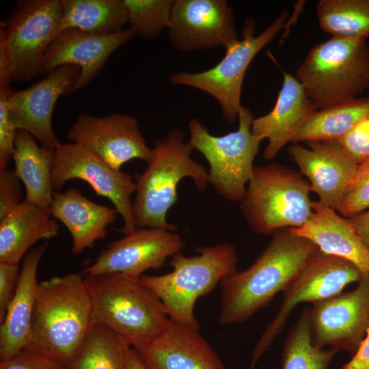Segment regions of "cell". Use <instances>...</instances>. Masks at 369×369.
Returning <instances> with one entry per match:
<instances>
[{"mask_svg": "<svg viewBox=\"0 0 369 369\" xmlns=\"http://www.w3.org/2000/svg\"><path fill=\"white\" fill-rule=\"evenodd\" d=\"M362 275L352 262L319 249L284 290L277 314L265 328L254 348L251 369L255 368L260 358L270 348L298 304L313 303L336 295L348 284L359 282Z\"/></svg>", "mask_w": 369, "mask_h": 369, "instance_id": "cell-11", "label": "cell"}, {"mask_svg": "<svg viewBox=\"0 0 369 369\" xmlns=\"http://www.w3.org/2000/svg\"><path fill=\"white\" fill-rule=\"evenodd\" d=\"M295 77L317 110L355 99L369 89V44L332 37L310 49Z\"/></svg>", "mask_w": 369, "mask_h": 369, "instance_id": "cell-6", "label": "cell"}, {"mask_svg": "<svg viewBox=\"0 0 369 369\" xmlns=\"http://www.w3.org/2000/svg\"><path fill=\"white\" fill-rule=\"evenodd\" d=\"M318 250L311 241L292 234L289 228L274 233L249 267L221 281L219 323L224 326L249 320L284 291Z\"/></svg>", "mask_w": 369, "mask_h": 369, "instance_id": "cell-1", "label": "cell"}, {"mask_svg": "<svg viewBox=\"0 0 369 369\" xmlns=\"http://www.w3.org/2000/svg\"><path fill=\"white\" fill-rule=\"evenodd\" d=\"M55 150L39 146L28 132L18 130L12 158L14 174L25 188V200L49 210L54 190L51 169Z\"/></svg>", "mask_w": 369, "mask_h": 369, "instance_id": "cell-26", "label": "cell"}, {"mask_svg": "<svg viewBox=\"0 0 369 369\" xmlns=\"http://www.w3.org/2000/svg\"><path fill=\"white\" fill-rule=\"evenodd\" d=\"M61 0L19 1L1 22L0 53L12 80H29L40 74L44 55L57 35Z\"/></svg>", "mask_w": 369, "mask_h": 369, "instance_id": "cell-10", "label": "cell"}, {"mask_svg": "<svg viewBox=\"0 0 369 369\" xmlns=\"http://www.w3.org/2000/svg\"><path fill=\"white\" fill-rule=\"evenodd\" d=\"M47 243L23 259L14 297L0 327V362L9 361L30 342L33 312L39 282L37 271Z\"/></svg>", "mask_w": 369, "mask_h": 369, "instance_id": "cell-23", "label": "cell"}, {"mask_svg": "<svg viewBox=\"0 0 369 369\" xmlns=\"http://www.w3.org/2000/svg\"><path fill=\"white\" fill-rule=\"evenodd\" d=\"M338 351L333 348H318L312 344L307 308L290 328L284 342L282 369H328Z\"/></svg>", "mask_w": 369, "mask_h": 369, "instance_id": "cell-31", "label": "cell"}, {"mask_svg": "<svg viewBox=\"0 0 369 369\" xmlns=\"http://www.w3.org/2000/svg\"><path fill=\"white\" fill-rule=\"evenodd\" d=\"M288 12L284 9L261 33L254 36L256 23L247 18L242 39L226 49L224 57L214 67L203 72H175L169 77L174 85L193 87L204 91L219 102L224 119L234 122L241 107V94L245 72L256 55L286 27Z\"/></svg>", "mask_w": 369, "mask_h": 369, "instance_id": "cell-9", "label": "cell"}, {"mask_svg": "<svg viewBox=\"0 0 369 369\" xmlns=\"http://www.w3.org/2000/svg\"><path fill=\"white\" fill-rule=\"evenodd\" d=\"M238 118V129L219 137L211 135L197 118H192L188 123L187 142L208 161V182L215 191L227 200L241 202L263 139L251 133L254 117L249 109L241 106Z\"/></svg>", "mask_w": 369, "mask_h": 369, "instance_id": "cell-8", "label": "cell"}, {"mask_svg": "<svg viewBox=\"0 0 369 369\" xmlns=\"http://www.w3.org/2000/svg\"><path fill=\"white\" fill-rule=\"evenodd\" d=\"M57 33L68 29L94 34L119 32L128 22L124 0H61Z\"/></svg>", "mask_w": 369, "mask_h": 369, "instance_id": "cell-27", "label": "cell"}, {"mask_svg": "<svg viewBox=\"0 0 369 369\" xmlns=\"http://www.w3.org/2000/svg\"><path fill=\"white\" fill-rule=\"evenodd\" d=\"M312 208L307 221L301 227L289 228L290 232L309 239L325 254L352 262L362 274H369V248L348 219L320 200L312 201Z\"/></svg>", "mask_w": 369, "mask_h": 369, "instance_id": "cell-22", "label": "cell"}, {"mask_svg": "<svg viewBox=\"0 0 369 369\" xmlns=\"http://www.w3.org/2000/svg\"><path fill=\"white\" fill-rule=\"evenodd\" d=\"M58 230L49 210L25 199L0 220V262L18 265L31 245L55 237Z\"/></svg>", "mask_w": 369, "mask_h": 369, "instance_id": "cell-25", "label": "cell"}, {"mask_svg": "<svg viewBox=\"0 0 369 369\" xmlns=\"http://www.w3.org/2000/svg\"><path fill=\"white\" fill-rule=\"evenodd\" d=\"M10 80L0 79V170L7 168L15 149L17 128L5 102Z\"/></svg>", "mask_w": 369, "mask_h": 369, "instance_id": "cell-34", "label": "cell"}, {"mask_svg": "<svg viewBox=\"0 0 369 369\" xmlns=\"http://www.w3.org/2000/svg\"><path fill=\"white\" fill-rule=\"evenodd\" d=\"M135 36L130 29L109 35H94L75 29L57 33L48 47L40 74H49L57 67L73 64L81 68L76 90L84 87L101 70L109 57Z\"/></svg>", "mask_w": 369, "mask_h": 369, "instance_id": "cell-20", "label": "cell"}, {"mask_svg": "<svg viewBox=\"0 0 369 369\" xmlns=\"http://www.w3.org/2000/svg\"><path fill=\"white\" fill-rule=\"evenodd\" d=\"M309 148L297 144L288 154L308 180L311 191L319 200L337 210L357 170L356 164L333 141L305 142Z\"/></svg>", "mask_w": 369, "mask_h": 369, "instance_id": "cell-19", "label": "cell"}, {"mask_svg": "<svg viewBox=\"0 0 369 369\" xmlns=\"http://www.w3.org/2000/svg\"><path fill=\"white\" fill-rule=\"evenodd\" d=\"M308 180L296 170L276 163L255 166L241 208L250 228L273 234L303 226L312 214Z\"/></svg>", "mask_w": 369, "mask_h": 369, "instance_id": "cell-7", "label": "cell"}, {"mask_svg": "<svg viewBox=\"0 0 369 369\" xmlns=\"http://www.w3.org/2000/svg\"><path fill=\"white\" fill-rule=\"evenodd\" d=\"M154 156L147 168L136 178L133 215L136 228L177 227L166 219L169 210L178 201L177 187L184 178L193 180L200 193L206 189L208 171L191 156L192 148L184 141L181 130L174 128L154 143Z\"/></svg>", "mask_w": 369, "mask_h": 369, "instance_id": "cell-3", "label": "cell"}, {"mask_svg": "<svg viewBox=\"0 0 369 369\" xmlns=\"http://www.w3.org/2000/svg\"><path fill=\"white\" fill-rule=\"evenodd\" d=\"M167 30L171 44L182 51L226 49L238 40L225 0H174Z\"/></svg>", "mask_w": 369, "mask_h": 369, "instance_id": "cell-17", "label": "cell"}, {"mask_svg": "<svg viewBox=\"0 0 369 369\" xmlns=\"http://www.w3.org/2000/svg\"><path fill=\"white\" fill-rule=\"evenodd\" d=\"M369 115V98H355L316 110L301 126L292 142L333 141Z\"/></svg>", "mask_w": 369, "mask_h": 369, "instance_id": "cell-28", "label": "cell"}, {"mask_svg": "<svg viewBox=\"0 0 369 369\" xmlns=\"http://www.w3.org/2000/svg\"><path fill=\"white\" fill-rule=\"evenodd\" d=\"M95 322L129 345L160 333L169 318L160 300L140 281L122 273L84 275Z\"/></svg>", "mask_w": 369, "mask_h": 369, "instance_id": "cell-5", "label": "cell"}, {"mask_svg": "<svg viewBox=\"0 0 369 369\" xmlns=\"http://www.w3.org/2000/svg\"><path fill=\"white\" fill-rule=\"evenodd\" d=\"M369 208V160L358 165L357 172L337 208L350 218Z\"/></svg>", "mask_w": 369, "mask_h": 369, "instance_id": "cell-33", "label": "cell"}, {"mask_svg": "<svg viewBox=\"0 0 369 369\" xmlns=\"http://www.w3.org/2000/svg\"><path fill=\"white\" fill-rule=\"evenodd\" d=\"M0 369H66V367L28 344L9 361L0 362Z\"/></svg>", "mask_w": 369, "mask_h": 369, "instance_id": "cell-36", "label": "cell"}, {"mask_svg": "<svg viewBox=\"0 0 369 369\" xmlns=\"http://www.w3.org/2000/svg\"><path fill=\"white\" fill-rule=\"evenodd\" d=\"M341 369H369V329L357 352Z\"/></svg>", "mask_w": 369, "mask_h": 369, "instance_id": "cell-39", "label": "cell"}, {"mask_svg": "<svg viewBox=\"0 0 369 369\" xmlns=\"http://www.w3.org/2000/svg\"><path fill=\"white\" fill-rule=\"evenodd\" d=\"M71 179L87 182L100 196L109 199L123 219V226L115 230L124 235L136 228L131 197L136 189L132 176L115 170L93 152L77 143L57 145L53 156L51 180L59 191Z\"/></svg>", "mask_w": 369, "mask_h": 369, "instance_id": "cell-12", "label": "cell"}, {"mask_svg": "<svg viewBox=\"0 0 369 369\" xmlns=\"http://www.w3.org/2000/svg\"><path fill=\"white\" fill-rule=\"evenodd\" d=\"M52 217L60 221L72 237V253L81 254L107 234V227L117 218L115 208L94 203L76 188L64 193L54 191L49 208Z\"/></svg>", "mask_w": 369, "mask_h": 369, "instance_id": "cell-24", "label": "cell"}, {"mask_svg": "<svg viewBox=\"0 0 369 369\" xmlns=\"http://www.w3.org/2000/svg\"><path fill=\"white\" fill-rule=\"evenodd\" d=\"M316 14L320 27L333 37H369V0H320Z\"/></svg>", "mask_w": 369, "mask_h": 369, "instance_id": "cell-30", "label": "cell"}, {"mask_svg": "<svg viewBox=\"0 0 369 369\" xmlns=\"http://www.w3.org/2000/svg\"><path fill=\"white\" fill-rule=\"evenodd\" d=\"M197 255L179 252L171 257V272L142 275L139 279L161 302L168 317L181 325L199 329L194 314L197 299L214 290L223 278L236 271L238 255L230 243L196 248Z\"/></svg>", "mask_w": 369, "mask_h": 369, "instance_id": "cell-4", "label": "cell"}, {"mask_svg": "<svg viewBox=\"0 0 369 369\" xmlns=\"http://www.w3.org/2000/svg\"><path fill=\"white\" fill-rule=\"evenodd\" d=\"M369 329V274H363L353 290L314 302L309 308L312 344L330 346L352 356Z\"/></svg>", "mask_w": 369, "mask_h": 369, "instance_id": "cell-13", "label": "cell"}, {"mask_svg": "<svg viewBox=\"0 0 369 369\" xmlns=\"http://www.w3.org/2000/svg\"><path fill=\"white\" fill-rule=\"evenodd\" d=\"M334 141L356 164L369 160V115Z\"/></svg>", "mask_w": 369, "mask_h": 369, "instance_id": "cell-35", "label": "cell"}, {"mask_svg": "<svg viewBox=\"0 0 369 369\" xmlns=\"http://www.w3.org/2000/svg\"><path fill=\"white\" fill-rule=\"evenodd\" d=\"M80 74V67L66 64L56 68L28 88L11 90L5 102L17 129L30 133L41 146L55 150L59 142L52 126L53 109L61 96H68L76 91Z\"/></svg>", "mask_w": 369, "mask_h": 369, "instance_id": "cell-15", "label": "cell"}, {"mask_svg": "<svg viewBox=\"0 0 369 369\" xmlns=\"http://www.w3.org/2000/svg\"><path fill=\"white\" fill-rule=\"evenodd\" d=\"M20 271L18 265L0 262V324L14 297Z\"/></svg>", "mask_w": 369, "mask_h": 369, "instance_id": "cell-38", "label": "cell"}, {"mask_svg": "<svg viewBox=\"0 0 369 369\" xmlns=\"http://www.w3.org/2000/svg\"><path fill=\"white\" fill-rule=\"evenodd\" d=\"M21 183L14 171L0 170V220L23 202Z\"/></svg>", "mask_w": 369, "mask_h": 369, "instance_id": "cell-37", "label": "cell"}, {"mask_svg": "<svg viewBox=\"0 0 369 369\" xmlns=\"http://www.w3.org/2000/svg\"><path fill=\"white\" fill-rule=\"evenodd\" d=\"M130 29L135 36L153 38L170 22L174 0H124Z\"/></svg>", "mask_w": 369, "mask_h": 369, "instance_id": "cell-32", "label": "cell"}, {"mask_svg": "<svg viewBox=\"0 0 369 369\" xmlns=\"http://www.w3.org/2000/svg\"><path fill=\"white\" fill-rule=\"evenodd\" d=\"M198 329L169 318L160 333L131 346L150 369H226Z\"/></svg>", "mask_w": 369, "mask_h": 369, "instance_id": "cell-18", "label": "cell"}, {"mask_svg": "<svg viewBox=\"0 0 369 369\" xmlns=\"http://www.w3.org/2000/svg\"><path fill=\"white\" fill-rule=\"evenodd\" d=\"M184 245L175 231L137 228L109 243L84 269L83 274L119 273L139 278L146 271L163 266L167 259L180 252Z\"/></svg>", "mask_w": 369, "mask_h": 369, "instance_id": "cell-16", "label": "cell"}, {"mask_svg": "<svg viewBox=\"0 0 369 369\" xmlns=\"http://www.w3.org/2000/svg\"><path fill=\"white\" fill-rule=\"evenodd\" d=\"M67 137L118 171L132 159L148 163L154 156V150L146 144L137 120L130 115L114 113L98 117L79 113Z\"/></svg>", "mask_w": 369, "mask_h": 369, "instance_id": "cell-14", "label": "cell"}, {"mask_svg": "<svg viewBox=\"0 0 369 369\" xmlns=\"http://www.w3.org/2000/svg\"><path fill=\"white\" fill-rule=\"evenodd\" d=\"M282 89L273 109L267 114L254 118L251 133L268 139L263 157L271 160L317 110L302 84L290 73L284 72Z\"/></svg>", "mask_w": 369, "mask_h": 369, "instance_id": "cell-21", "label": "cell"}, {"mask_svg": "<svg viewBox=\"0 0 369 369\" xmlns=\"http://www.w3.org/2000/svg\"><path fill=\"white\" fill-rule=\"evenodd\" d=\"M129 344L95 322L81 349L66 369H126Z\"/></svg>", "mask_w": 369, "mask_h": 369, "instance_id": "cell-29", "label": "cell"}, {"mask_svg": "<svg viewBox=\"0 0 369 369\" xmlns=\"http://www.w3.org/2000/svg\"><path fill=\"white\" fill-rule=\"evenodd\" d=\"M94 323L84 276L74 273L53 277L39 283L29 344L66 367Z\"/></svg>", "mask_w": 369, "mask_h": 369, "instance_id": "cell-2", "label": "cell"}, {"mask_svg": "<svg viewBox=\"0 0 369 369\" xmlns=\"http://www.w3.org/2000/svg\"><path fill=\"white\" fill-rule=\"evenodd\" d=\"M348 219L358 236L369 248V210Z\"/></svg>", "mask_w": 369, "mask_h": 369, "instance_id": "cell-40", "label": "cell"}, {"mask_svg": "<svg viewBox=\"0 0 369 369\" xmlns=\"http://www.w3.org/2000/svg\"><path fill=\"white\" fill-rule=\"evenodd\" d=\"M126 369H150L131 345L126 349Z\"/></svg>", "mask_w": 369, "mask_h": 369, "instance_id": "cell-41", "label": "cell"}]
</instances>
